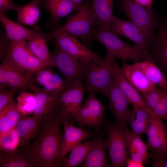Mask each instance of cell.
Listing matches in <instances>:
<instances>
[{"instance_id":"7402d4cb","label":"cell","mask_w":167,"mask_h":167,"mask_svg":"<svg viewBox=\"0 0 167 167\" xmlns=\"http://www.w3.org/2000/svg\"><path fill=\"white\" fill-rule=\"evenodd\" d=\"M50 33L43 32L41 29L32 38L26 42V46L35 56L48 66H53L51 54L47 43L50 39Z\"/></svg>"},{"instance_id":"d4e9b609","label":"cell","mask_w":167,"mask_h":167,"mask_svg":"<svg viewBox=\"0 0 167 167\" xmlns=\"http://www.w3.org/2000/svg\"><path fill=\"white\" fill-rule=\"evenodd\" d=\"M95 28L111 30L114 0H92Z\"/></svg>"},{"instance_id":"44dd1931","label":"cell","mask_w":167,"mask_h":167,"mask_svg":"<svg viewBox=\"0 0 167 167\" xmlns=\"http://www.w3.org/2000/svg\"><path fill=\"white\" fill-rule=\"evenodd\" d=\"M42 3L50 14L49 26L58 23L60 19L75 11L82 4H76L71 0H42Z\"/></svg>"},{"instance_id":"4dcf8cb0","label":"cell","mask_w":167,"mask_h":167,"mask_svg":"<svg viewBox=\"0 0 167 167\" xmlns=\"http://www.w3.org/2000/svg\"><path fill=\"white\" fill-rule=\"evenodd\" d=\"M0 167H35L23 149L10 153H0Z\"/></svg>"},{"instance_id":"60d3db41","label":"cell","mask_w":167,"mask_h":167,"mask_svg":"<svg viewBox=\"0 0 167 167\" xmlns=\"http://www.w3.org/2000/svg\"><path fill=\"white\" fill-rule=\"evenodd\" d=\"M11 129L5 112L2 111L0 112V136L8 133Z\"/></svg>"},{"instance_id":"74e56055","label":"cell","mask_w":167,"mask_h":167,"mask_svg":"<svg viewBox=\"0 0 167 167\" xmlns=\"http://www.w3.org/2000/svg\"><path fill=\"white\" fill-rule=\"evenodd\" d=\"M140 94L147 105L152 110L160 99L161 90L160 88H156Z\"/></svg>"},{"instance_id":"277c9868","label":"cell","mask_w":167,"mask_h":167,"mask_svg":"<svg viewBox=\"0 0 167 167\" xmlns=\"http://www.w3.org/2000/svg\"><path fill=\"white\" fill-rule=\"evenodd\" d=\"M114 58L109 52L102 58L99 55L88 63L85 77L86 88L90 92L104 95L114 79Z\"/></svg>"},{"instance_id":"603a6c76","label":"cell","mask_w":167,"mask_h":167,"mask_svg":"<svg viewBox=\"0 0 167 167\" xmlns=\"http://www.w3.org/2000/svg\"><path fill=\"white\" fill-rule=\"evenodd\" d=\"M120 70L127 80L140 93L156 88L143 73L133 64L123 62Z\"/></svg>"},{"instance_id":"8fae6325","label":"cell","mask_w":167,"mask_h":167,"mask_svg":"<svg viewBox=\"0 0 167 167\" xmlns=\"http://www.w3.org/2000/svg\"><path fill=\"white\" fill-rule=\"evenodd\" d=\"M85 88L82 83L66 88L60 95L56 115L61 122L67 120L73 122L75 116L82 107Z\"/></svg>"},{"instance_id":"f546056e","label":"cell","mask_w":167,"mask_h":167,"mask_svg":"<svg viewBox=\"0 0 167 167\" xmlns=\"http://www.w3.org/2000/svg\"><path fill=\"white\" fill-rule=\"evenodd\" d=\"M152 117L146 111L133 106L128 122L131 131L135 135L146 134Z\"/></svg>"},{"instance_id":"ee69618b","label":"cell","mask_w":167,"mask_h":167,"mask_svg":"<svg viewBox=\"0 0 167 167\" xmlns=\"http://www.w3.org/2000/svg\"><path fill=\"white\" fill-rule=\"evenodd\" d=\"M74 3L77 4H81V2L84 0H71Z\"/></svg>"},{"instance_id":"52a82bcc","label":"cell","mask_w":167,"mask_h":167,"mask_svg":"<svg viewBox=\"0 0 167 167\" xmlns=\"http://www.w3.org/2000/svg\"><path fill=\"white\" fill-rule=\"evenodd\" d=\"M6 41L3 46L4 54L21 73L30 74L48 66L30 52L26 46V41L12 42L7 40L6 42Z\"/></svg>"},{"instance_id":"f35d334b","label":"cell","mask_w":167,"mask_h":167,"mask_svg":"<svg viewBox=\"0 0 167 167\" xmlns=\"http://www.w3.org/2000/svg\"><path fill=\"white\" fill-rule=\"evenodd\" d=\"M41 70L36 73V80L38 83L43 86L52 80L54 72L51 70Z\"/></svg>"},{"instance_id":"9a60e30c","label":"cell","mask_w":167,"mask_h":167,"mask_svg":"<svg viewBox=\"0 0 167 167\" xmlns=\"http://www.w3.org/2000/svg\"><path fill=\"white\" fill-rule=\"evenodd\" d=\"M111 30L117 36L121 35L130 39L135 44L148 52L151 39L136 25L129 20L113 18Z\"/></svg>"},{"instance_id":"8d00e7d4","label":"cell","mask_w":167,"mask_h":167,"mask_svg":"<svg viewBox=\"0 0 167 167\" xmlns=\"http://www.w3.org/2000/svg\"><path fill=\"white\" fill-rule=\"evenodd\" d=\"M19 91L15 88L7 89L0 87V112L9 105L15 102L14 96Z\"/></svg>"},{"instance_id":"1f68e13d","label":"cell","mask_w":167,"mask_h":167,"mask_svg":"<svg viewBox=\"0 0 167 167\" xmlns=\"http://www.w3.org/2000/svg\"><path fill=\"white\" fill-rule=\"evenodd\" d=\"M92 140L80 143L75 146L70 151L69 155L64 157L60 165L63 167H75L84 161L92 143Z\"/></svg>"},{"instance_id":"f6af8a7d","label":"cell","mask_w":167,"mask_h":167,"mask_svg":"<svg viewBox=\"0 0 167 167\" xmlns=\"http://www.w3.org/2000/svg\"><path fill=\"white\" fill-rule=\"evenodd\" d=\"M165 167H167V159L166 160V161H165Z\"/></svg>"},{"instance_id":"d6a6232c","label":"cell","mask_w":167,"mask_h":167,"mask_svg":"<svg viewBox=\"0 0 167 167\" xmlns=\"http://www.w3.org/2000/svg\"><path fill=\"white\" fill-rule=\"evenodd\" d=\"M16 106L24 116L33 112L36 106V99L35 94L25 92H20L17 97Z\"/></svg>"},{"instance_id":"ab89813d","label":"cell","mask_w":167,"mask_h":167,"mask_svg":"<svg viewBox=\"0 0 167 167\" xmlns=\"http://www.w3.org/2000/svg\"><path fill=\"white\" fill-rule=\"evenodd\" d=\"M20 6L15 4L11 0H0V13L6 15L10 10L17 11Z\"/></svg>"},{"instance_id":"8992f818","label":"cell","mask_w":167,"mask_h":167,"mask_svg":"<svg viewBox=\"0 0 167 167\" xmlns=\"http://www.w3.org/2000/svg\"><path fill=\"white\" fill-rule=\"evenodd\" d=\"M102 124L106 127L108 135L106 140L107 149L111 162V166H125L129 155L127 145L126 135L128 128L126 125L121 126L113 124L105 118Z\"/></svg>"},{"instance_id":"484cf974","label":"cell","mask_w":167,"mask_h":167,"mask_svg":"<svg viewBox=\"0 0 167 167\" xmlns=\"http://www.w3.org/2000/svg\"><path fill=\"white\" fill-rule=\"evenodd\" d=\"M5 66V73L2 87L7 85L11 88L22 90L31 89L34 86L29 79L24 76L11 63L7 56L4 55L3 61Z\"/></svg>"},{"instance_id":"ba28073f","label":"cell","mask_w":167,"mask_h":167,"mask_svg":"<svg viewBox=\"0 0 167 167\" xmlns=\"http://www.w3.org/2000/svg\"><path fill=\"white\" fill-rule=\"evenodd\" d=\"M162 120L152 117L146 134V144L152 159V167H165L167 158V128Z\"/></svg>"},{"instance_id":"ac0fdd59","label":"cell","mask_w":167,"mask_h":167,"mask_svg":"<svg viewBox=\"0 0 167 167\" xmlns=\"http://www.w3.org/2000/svg\"><path fill=\"white\" fill-rule=\"evenodd\" d=\"M113 73L115 79L120 89L127 98L130 104L146 111L152 117L159 118L145 103L140 93L129 82L122 73L120 67L115 61Z\"/></svg>"},{"instance_id":"4fadbf2b","label":"cell","mask_w":167,"mask_h":167,"mask_svg":"<svg viewBox=\"0 0 167 167\" xmlns=\"http://www.w3.org/2000/svg\"><path fill=\"white\" fill-rule=\"evenodd\" d=\"M104 95L108 98L109 108L115 118L116 124L121 126L126 125L131 112L129 108L130 103L115 78Z\"/></svg>"},{"instance_id":"f1b7e54d","label":"cell","mask_w":167,"mask_h":167,"mask_svg":"<svg viewBox=\"0 0 167 167\" xmlns=\"http://www.w3.org/2000/svg\"><path fill=\"white\" fill-rule=\"evenodd\" d=\"M145 74L149 81L159 88L167 89V80L161 69L152 60H147L133 63Z\"/></svg>"},{"instance_id":"7bdbcfd3","label":"cell","mask_w":167,"mask_h":167,"mask_svg":"<svg viewBox=\"0 0 167 167\" xmlns=\"http://www.w3.org/2000/svg\"><path fill=\"white\" fill-rule=\"evenodd\" d=\"M144 165L143 163L137 162L131 158H129L125 166L127 167H143Z\"/></svg>"},{"instance_id":"e0dca14e","label":"cell","mask_w":167,"mask_h":167,"mask_svg":"<svg viewBox=\"0 0 167 167\" xmlns=\"http://www.w3.org/2000/svg\"><path fill=\"white\" fill-rule=\"evenodd\" d=\"M31 90L34 92L36 99V106L33 116L43 121L54 118L58 110L59 95H56L44 88L34 86Z\"/></svg>"},{"instance_id":"5b68a950","label":"cell","mask_w":167,"mask_h":167,"mask_svg":"<svg viewBox=\"0 0 167 167\" xmlns=\"http://www.w3.org/2000/svg\"><path fill=\"white\" fill-rule=\"evenodd\" d=\"M119 12L138 27L152 40L161 19L156 11L144 7L134 0H116Z\"/></svg>"},{"instance_id":"7a4b0ae2","label":"cell","mask_w":167,"mask_h":167,"mask_svg":"<svg viewBox=\"0 0 167 167\" xmlns=\"http://www.w3.org/2000/svg\"><path fill=\"white\" fill-rule=\"evenodd\" d=\"M93 40L102 45L114 58H120L123 62L131 60L134 62L152 60L150 53L139 46L130 45L121 40L111 30L95 28Z\"/></svg>"},{"instance_id":"83f0119b","label":"cell","mask_w":167,"mask_h":167,"mask_svg":"<svg viewBox=\"0 0 167 167\" xmlns=\"http://www.w3.org/2000/svg\"><path fill=\"white\" fill-rule=\"evenodd\" d=\"M42 0H32L27 4L20 6L17 11L18 23L35 28L40 19V5Z\"/></svg>"},{"instance_id":"6da1fadb","label":"cell","mask_w":167,"mask_h":167,"mask_svg":"<svg viewBox=\"0 0 167 167\" xmlns=\"http://www.w3.org/2000/svg\"><path fill=\"white\" fill-rule=\"evenodd\" d=\"M61 124L56 115L44 121L38 138L23 148L35 167H55L63 138Z\"/></svg>"},{"instance_id":"30bf717a","label":"cell","mask_w":167,"mask_h":167,"mask_svg":"<svg viewBox=\"0 0 167 167\" xmlns=\"http://www.w3.org/2000/svg\"><path fill=\"white\" fill-rule=\"evenodd\" d=\"M49 28L51 31L49 37L50 39L53 38L54 46L74 57L80 62L88 63L98 55L72 35L58 30L54 25L49 27Z\"/></svg>"},{"instance_id":"5bb4252c","label":"cell","mask_w":167,"mask_h":167,"mask_svg":"<svg viewBox=\"0 0 167 167\" xmlns=\"http://www.w3.org/2000/svg\"><path fill=\"white\" fill-rule=\"evenodd\" d=\"M156 29L148 52L167 79V18L161 19Z\"/></svg>"},{"instance_id":"836d02e7","label":"cell","mask_w":167,"mask_h":167,"mask_svg":"<svg viewBox=\"0 0 167 167\" xmlns=\"http://www.w3.org/2000/svg\"><path fill=\"white\" fill-rule=\"evenodd\" d=\"M19 139L15 128L0 136V148L4 153L15 151L19 147Z\"/></svg>"},{"instance_id":"3957f363","label":"cell","mask_w":167,"mask_h":167,"mask_svg":"<svg viewBox=\"0 0 167 167\" xmlns=\"http://www.w3.org/2000/svg\"><path fill=\"white\" fill-rule=\"evenodd\" d=\"M92 0L82 5L70 16L62 26L58 23L52 25L58 31L66 32L80 40L87 46L93 40L94 17Z\"/></svg>"},{"instance_id":"4316f807","label":"cell","mask_w":167,"mask_h":167,"mask_svg":"<svg viewBox=\"0 0 167 167\" xmlns=\"http://www.w3.org/2000/svg\"><path fill=\"white\" fill-rule=\"evenodd\" d=\"M126 142L129 154L132 160L138 162L146 163L152 158L148 151L146 143L142 140L141 135L133 133L129 129L126 133Z\"/></svg>"},{"instance_id":"9c48e42d","label":"cell","mask_w":167,"mask_h":167,"mask_svg":"<svg viewBox=\"0 0 167 167\" xmlns=\"http://www.w3.org/2000/svg\"><path fill=\"white\" fill-rule=\"evenodd\" d=\"M55 47L51 54L52 65L58 69L64 77L66 88L82 83L85 78L89 63L80 62L59 48Z\"/></svg>"},{"instance_id":"7dc6e473","label":"cell","mask_w":167,"mask_h":167,"mask_svg":"<svg viewBox=\"0 0 167 167\" xmlns=\"http://www.w3.org/2000/svg\"><path fill=\"white\" fill-rule=\"evenodd\" d=\"M166 16V17H167V15H166V16Z\"/></svg>"},{"instance_id":"bcb514c9","label":"cell","mask_w":167,"mask_h":167,"mask_svg":"<svg viewBox=\"0 0 167 167\" xmlns=\"http://www.w3.org/2000/svg\"><path fill=\"white\" fill-rule=\"evenodd\" d=\"M166 127L167 128V124H166Z\"/></svg>"},{"instance_id":"7c38bea8","label":"cell","mask_w":167,"mask_h":167,"mask_svg":"<svg viewBox=\"0 0 167 167\" xmlns=\"http://www.w3.org/2000/svg\"><path fill=\"white\" fill-rule=\"evenodd\" d=\"M106 106L98 99L96 93L90 92L79 112L75 116L73 122L81 126L93 128L98 132L102 124Z\"/></svg>"},{"instance_id":"ffe728a7","label":"cell","mask_w":167,"mask_h":167,"mask_svg":"<svg viewBox=\"0 0 167 167\" xmlns=\"http://www.w3.org/2000/svg\"><path fill=\"white\" fill-rule=\"evenodd\" d=\"M92 143L82 165L83 167H111L106 155V140L100 134L92 140Z\"/></svg>"},{"instance_id":"2e32d148","label":"cell","mask_w":167,"mask_h":167,"mask_svg":"<svg viewBox=\"0 0 167 167\" xmlns=\"http://www.w3.org/2000/svg\"><path fill=\"white\" fill-rule=\"evenodd\" d=\"M64 126V134L61 143L59 155L55 167L60 166L62 159L76 145L85 139L96 135V132L88 129L75 127L67 120L61 122Z\"/></svg>"},{"instance_id":"d6986e66","label":"cell","mask_w":167,"mask_h":167,"mask_svg":"<svg viewBox=\"0 0 167 167\" xmlns=\"http://www.w3.org/2000/svg\"><path fill=\"white\" fill-rule=\"evenodd\" d=\"M0 21L5 31L6 39L10 42H26L32 38L41 28L36 26L30 29L15 22L0 13Z\"/></svg>"},{"instance_id":"cb8c5ba5","label":"cell","mask_w":167,"mask_h":167,"mask_svg":"<svg viewBox=\"0 0 167 167\" xmlns=\"http://www.w3.org/2000/svg\"><path fill=\"white\" fill-rule=\"evenodd\" d=\"M43 121L33 116L24 117L19 122L15 128L19 139V148L25 147L37 135Z\"/></svg>"},{"instance_id":"d590c367","label":"cell","mask_w":167,"mask_h":167,"mask_svg":"<svg viewBox=\"0 0 167 167\" xmlns=\"http://www.w3.org/2000/svg\"><path fill=\"white\" fill-rule=\"evenodd\" d=\"M2 110L5 112L12 129L16 127L18 123L24 116L18 109L16 102L9 105Z\"/></svg>"},{"instance_id":"b9f144b4","label":"cell","mask_w":167,"mask_h":167,"mask_svg":"<svg viewBox=\"0 0 167 167\" xmlns=\"http://www.w3.org/2000/svg\"><path fill=\"white\" fill-rule=\"evenodd\" d=\"M136 2L146 8L151 9L154 2V0H134Z\"/></svg>"},{"instance_id":"e575fe53","label":"cell","mask_w":167,"mask_h":167,"mask_svg":"<svg viewBox=\"0 0 167 167\" xmlns=\"http://www.w3.org/2000/svg\"><path fill=\"white\" fill-rule=\"evenodd\" d=\"M160 88V97L152 111L158 117L167 121V89Z\"/></svg>"}]
</instances>
